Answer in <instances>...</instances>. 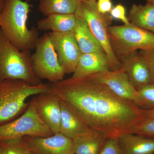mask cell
Listing matches in <instances>:
<instances>
[{
  "mask_svg": "<svg viewBox=\"0 0 154 154\" xmlns=\"http://www.w3.org/2000/svg\"><path fill=\"white\" fill-rule=\"evenodd\" d=\"M60 105V133L72 139L92 129L82 116L72 105L61 99Z\"/></svg>",
  "mask_w": 154,
  "mask_h": 154,
  "instance_id": "obj_14",
  "label": "cell"
},
{
  "mask_svg": "<svg viewBox=\"0 0 154 154\" xmlns=\"http://www.w3.org/2000/svg\"><path fill=\"white\" fill-rule=\"evenodd\" d=\"M96 1H80L75 14L85 20L93 35L102 45L111 65V71L122 68L114 54L109 40L108 28L112 22L109 14H103L97 10Z\"/></svg>",
  "mask_w": 154,
  "mask_h": 154,
  "instance_id": "obj_6",
  "label": "cell"
},
{
  "mask_svg": "<svg viewBox=\"0 0 154 154\" xmlns=\"http://www.w3.org/2000/svg\"><path fill=\"white\" fill-rule=\"evenodd\" d=\"M132 133L154 138V108L146 109L143 118Z\"/></svg>",
  "mask_w": 154,
  "mask_h": 154,
  "instance_id": "obj_23",
  "label": "cell"
},
{
  "mask_svg": "<svg viewBox=\"0 0 154 154\" xmlns=\"http://www.w3.org/2000/svg\"><path fill=\"white\" fill-rule=\"evenodd\" d=\"M23 139L34 154H75L72 139L60 133L49 137L26 136Z\"/></svg>",
  "mask_w": 154,
  "mask_h": 154,
  "instance_id": "obj_11",
  "label": "cell"
},
{
  "mask_svg": "<svg viewBox=\"0 0 154 154\" xmlns=\"http://www.w3.org/2000/svg\"><path fill=\"white\" fill-rule=\"evenodd\" d=\"M99 154H122L117 138L107 139Z\"/></svg>",
  "mask_w": 154,
  "mask_h": 154,
  "instance_id": "obj_25",
  "label": "cell"
},
{
  "mask_svg": "<svg viewBox=\"0 0 154 154\" xmlns=\"http://www.w3.org/2000/svg\"><path fill=\"white\" fill-rule=\"evenodd\" d=\"M80 1H96V0H80Z\"/></svg>",
  "mask_w": 154,
  "mask_h": 154,
  "instance_id": "obj_31",
  "label": "cell"
},
{
  "mask_svg": "<svg viewBox=\"0 0 154 154\" xmlns=\"http://www.w3.org/2000/svg\"><path fill=\"white\" fill-rule=\"evenodd\" d=\"M109 14L112 19L120 20L124 25H128L130 23L127 17L125 8L121 4H118L113 7Z\"/></svg>",
  "mask_w": 154,
  "mask_h": 154,
  "instance_id": "obj_26",
  "label": "cell"
},
{
  "mask_svg": "<svg viewBox=\"0 0 154 154\" xmlns=\"http://www.w3.org/2000/svg\"><path fill=\"white\" fill-rule=\"evenodd\" d=\"M117 140L122 154H154V138L127 133Z\"/></svg>",
  "mask_w": 154,
  "mask_h": 154,
  "instance_id": "obj_16",
  "label": "cell"
},
{
  "mask_svg": "<svg viewBox=\"0 0 154 154\" xmlns=\"http://www.w3.org/2000/svg\"><path fill=\"white\" fill-rule=\"evenodd\" d=\"M106 138L102 134L91 129L72 139L75 154H99Z\"/></svg>",
  "mask_w": 154,
  "mask_h": 154,
  "instance_id": "obj_18",
  "label": "cell"
},
{
  "mask_svg": "<svg viewBox=\"0 0 154 154\" xmlns=\"http://www.w3.org/2000/svg\"><path fill=\"white\" fill-rule=\"evenodd\" d=\"M147 3H149L154 5V0H146Z\"/></svg>",
  "mask_w": 154,
  "mask_h": 154,
  "instance_id": "obj_30",
  "label": "cell"
},
{
  "mask_svg": "<svg viewBox=\"0 0 154 154\" xmlns=\"http://www.w3.org/2000/svg\"><path fill=\"white\" fill-rule=\"evenodd\" d=\"M33 100L38 116L54 134L60 133L61 121L60 99L49 92L34 96Z\"/></svg>",
  "mask_w": 154,
  "mask_h": 154,
  "instance_id": "obj_12",
  "label": "cell"
},
{
  "mask_svg": "<svg viewBox=\"0 0 154 154\" xmlns=\"http://www.w3.org/2000/svg\"><path fill=\"white\" fill-rule=\"evenodd\" d=\"M139 53L149 67L151 75L152 82L154 84V50L140 51Z\"/></svg>",
  "mask_w": 154,
  "mask_h": 154,
  "instance_id": "obj_27",
  "label": "cell"
},
{
  "mask_svg": "<svg viewBox=\"0 0 154 154\" xmlns=\"http://www.w3.org/2000/svg\"><path fill=\"white\" fill-rule=\"evenodd\" d=\"M31 51H19L7 39L0 28V82L23 80L34 85L42 84L33 72Z\"/></svg>",
  "mask_w": 154,
  "mask_h": 154,
  "instance_id": "obj_4",
  "label": "cell"
},
{
  "mask_svg": "<svg viewBox=\"0 0 154 154\" xmlns=\"http://www.w3.org/2000/svg\"><path fill=\"white\" fill-rule=\"evenodd\" d=\"M5 2V0H0V17H1L3 10H4Z\"/></svg>",
  "mask_w": 154,
  "mask_h": 154,
  "instance_id": "obj_29",
  "label": "cell"
},
{
  "mask_svg": "<svg viewBox=\"0 0 154 154\" xmlns=\"http://www.w3.org/2000/svg\"><path fill=\"white\" fill-rule=\"evenodd\" d=\"M54 134L38 116L33 99L21 116L15 120L0 124V140L26 136L45 137Z\"/></svg>",
  "mask_w": 154,
  "mask_h": 154,
  "instance_id": "obj_7",
  "label": "cell"
},
{
  "mask_svg": "<svg viewBox=\"0 0 154 154\" xmlns=\"http://www.w3.org/2000/svg\"><path fill=\"white\" fill-rule=\"evenodd\" d=\"M88 77L105 86L119 97L133 102L140 107L138 91L131 82L122 67L116 70L104 71Z\"/></svg>",
  "mask_w": 154,
  "mask_h": 154,
  "instance_id": "obj_9",
  "label": "cell"
},
{
  "mask_svg": "<svg viewBox=\"0 0 154 154\" xmlns=\"http://www.w3.org/2000/svg\"><path fill=\"white\" fill-rule=\"evenodd\" d=\"M0 154H34L21 138L0 140Z\"/></svg>",
  "mask_w": 154,
  "mask_h": 154,
  "instance_id": "obj_22",
  "label": "cell"
},
{
  "mask_svg": "<svg viewBox=\"0 0 154 154\" xmlns=\"http://www.w3.org/2000/svg\"><path fill=\"white\" fill-rule=\"evenodd\" d=\"M119 60L131 82L137 90L152 84L149 69L139 52L131 53L120 58Z\"/></svg>",
  "mask_w": 154,
  "mask_h": 154,
  "instance_id": "obj_13",
  "label": "cell"
},
{
  "mask_svg": "<svg viewBox=\"0 0 154 154\" xmlns=\"http://www.w3.org/2000/svg\"><path fill=\"white\" fill-rule=\"evenodd\" d=\"M48 34L65 74L73 73L82 54L73 33L51 32Z\"/></svg>",
  "mask_w": 154,
  "mask_h": 154,
  "instance_id": "obj_10",
  "label": "cell"
},
{
  "mask_svg": "<svg viewBox=\"0 0 154 154\" xmlns=\"http://www.w3.org/2000/svg\"><path fill=\"white\" fill-rule=\"evenodd\" d=\"M48 92L72 105L106 139L132 133L145 113L146 109L88 77L63 79L49 85Z\"/></svg>",
  "mask_w": 154,
  "mask_h": 154,
  "instance_id": "obj_1",
  "label": "cell"
},
{
  "mask_svg": "<svg viewBox=\"0 0 154 154\" xmlns=\"http://www.w3.org/2000/svg\"><path fill=\"white\" fill-rule=\"evenodd\" d=\"M76 17L73 14H52L38 20L37 29L53 32H72L76 24Z\"/></svg>",
  "mask_w": 154,
  "mask_h": 154,
  "instance_id": "obj_19",
  "label": "cell"
},
{
  "mask_svg": "<svg viewBox=\"0 0 154 154\" xmlns=\"http://www.w3.org/2000/svg\"><path fill=\"white\" fill-rule=\"evenodd\" d=\"M140 98V107L144 109L154 108V84H150L137 90Z\"/></svg>",
  "mask_w": 154,
  "mask_h": 154,
  "instance_id": "obj_24",
  "label": "cell"
},
{
  "mask_svg": "<svg viewBox=\"0 0 154 154\" xmlns=\"http://www.w3.org/2000/svg\"><path fill=\"white\" fill-rule=\"evenodd\" d=\"M75 15L76 21L72 32L82 53H105L89 29L85 20L76 14Z\"/></svg>",
  "mask_w": 154,
  "mask_h": 154,
  "instance_id": "obj_17",
  "label": "cell"
},
{
  "mask_svg": "<svg viewBox=\"0 0 154 154\" xmlns=\"http://www.w3.org/2000/svg\"><path fill=\"white\" fill-rule=\"evenodd\" d=\"M130 22L135 26L154 33V5H133L128 14Z\"/></svg>",
  "mask_w": 154,
  "mask_h": 154,
  "instance_id": "obj_20",
  "label": "cell"
},
{
  "mask_svg": "<svg viewBox=\"0 0 154 154\" xmlns=\"http://www.w3.org/2000/svg\"><path fill=\"white\" fill-rule=\"evenodd\" d=\"M106 70L111 71V67L105 53L82 54L72 77L86 78Z\"/></svg>",
  "mask_w": 154,
  "mask_h": 154,
  "instance_id": "obj_15",
  "label": "cell"
},
{
  "mask_svg": "<svg viewBox=\"0 0 154 154\" xmlns=\"http://www.w3.org/2000/svg\"><path fill=\"white\" fill-rule=\"evenodd\" d=\"M96 5L98 11L103 14H109L113 8L111 0H98Z\"/></svg>",
  "mask_w": 154,
  "mask_h": 154,
  "instance_id": "obj_28",
  "label": "cell"
},
{
  "mask_svg": "<svg viewBox=\"0 0 154 154\" xmlns=\"http://www.w3.org/2000/svg\"><path fill=\"white\" fill-rule=\"evenodd\" d=\"M35 49V52L31 56V61L36 77L52 83L63 80L65 74L58 60L48 33L39 38Z\"/></svg>",
  "mask_w": 154,
  "mask_h": 154,
  "instance_id": "obj_8",
  "label": "cell"
},
{
  "mask_svg": "<svg viewBox=\"0 0 154 154\" xmlns=\"http://www.w3.org/2000/svg\"><path fill=\"white\" fill-rule=\"evenodd\" d=\"M110 45L119 60L138 50H154V33L131 23L108 28Z\"/></svg>",
  "mask_w": 154,
  "mask_h": 154,
  "instance_id": "obj_5",
  "label": "cell"
},
{
  "mask_svg": "<svg viewBox=\"0 0 154 154\" xmlns=\"http://www.w3.org/2000/svg\"><path fill=\"white\" fill-rule=\"evenodd\" d=\"M80 0H41L39 11L45 17L52 14H73Z\"/></svg>",
  "mask_w": 154,
  "mask_h": 154,
  "instance_id": "obj_21",
  "label": "cell"
},
{
  "mask_svg": "<svg viewBox=\"0 0 154 154\" xmlns=\"http://www.w3.org/2000/svg\"><path fill=\"white\" fill-rule=\"evenodd\" d=\"M46 84L31 85L23 80L7 79L0 82V124L12 121L26 107L29 97L49 91Z\"/></svg>",
  "mask_w": 154,
  "mask_h": 154,
  "instance_id": "obj_3",
  "label": "cell"
},
{
  "mask_svg": "<svg viewBox=\"0 0 154 154\" xmlns=\"http://www.w3.org/2000/svg\"><path fill=\"white\" fill-rule=\"evenodd\" d=\"M30 5L23 0H5L0 17V28L7 39L19 51L35 48L38 32L27 25Z\"/></svg>",
  "mask_w": 154,
  "mask_h": 154,
  "instance_id": "obj_2",
  "label": "cell"
}]
</instances>
